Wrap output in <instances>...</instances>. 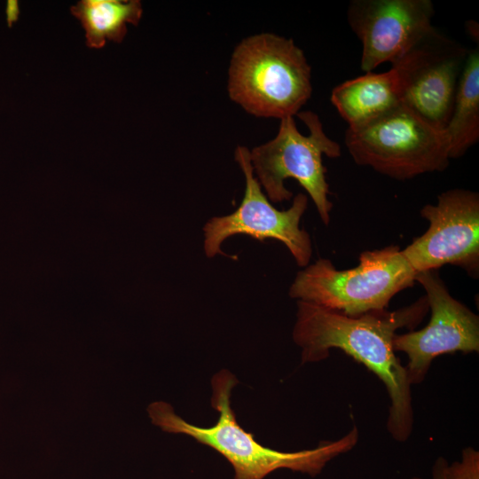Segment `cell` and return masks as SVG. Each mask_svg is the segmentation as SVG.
<instances>
[{"label":"cell","mask_w":479,"mask_h":479,"mask_svg":"<svg viewBox=\"0 0 479 479\" xmlns=\"http://www.w3.org/2000/svg\"><path fill=\"white\" fill-rule=\"evenodd\" d=\"M428 311L425 295L396 310L358 316L298 300L293 339L302 349V363L322 361L331 349H339L373 372L389 394L388 431L395 441L405 442L413 429L412 385L393 340L398 329H414Z\"/></svg>","instance_id":"cell-1"},{"label":"cell","mask_w":479,"mask_h":479,"mask_svg":"<svg viewBox=\"0 0 479 479\" xmlns=\"http://www.w3.org/2000/svg\"><path fill=\"white\" fill-rule=\"evenodd\" d=\"M237 383L235 376L227 370L213 377L211 405L218 412V419L211 427L185 421L163 402L152 404L149 415L153 423L165 432L187 435L216 451L232 466L234 479H263L283 468L316 476L327 463L352 450L358 442L359 432L353 426L342 437L321 442L313 449L287 452L264 446L237 421L231 406L232 390Z\"/></svg>","instance_id":"cell-2"},{"label":"cell","mask_w":479,"mask_h":479,"mask_svg":"<svg viewBox=\"0 0 479 479\" xmlns=\"http://www.w3.org/2000/svg\"><path fill=\"white\" fill-rule=\"evenodd\" d=\"M228 92L256 117H294L311 96V68L292 39L255 35L241 41L232 53Z\"/></svg>","instance_id":"cell-3"},{"label":"cell","mask_w":479,"mask_h":479,"mask_svg":"<svg viewBox=\"0 0 479 479\" xmlns=\"http://www.w3.org/2000/svg\"><path fill=\"white\" fill-rule=\"evenodd\" d=\"M357 266L337 270L320 258L297 272L289 296L348 316L386 310L390 300L415 282L416 271L398 246L362 252Z\"/></svg>","instance_id":"cell-4"},{"label":"cell","mask_w":479,"mask_h":479,"mask_svg":"<svg viewBox=\"0 0 479 479\" xmlns=\"http://www.w3.org/2000/svg\"><path fill=\"white\" fill-rule=\"evenodd\" d=\"M344 142L357 164L398 180L443 171L451 160L445 131L404 103L364 125L348 128Z\"/></svg>","instance_id":"cell-5"},{"label":"cell","mask_w":479,"mask_h":479,"mask_svg":"<svg viewBox=\"0 0 479 479\" xmlns=\"http://www.w3.org/2000/svg\"><path fill=\"white\" fill-rule=\"evenodd\" d=\"M296 115L307 126L309 134L304 136L298 130L294 117L280 119L276 137L250 151L253 171L273 203L292 198L284 183L287 178L295 179L311 198L321 221L328 225L333 203L328 199L322 157H340L341 146L326 134L317 114L301 111Z\"/></svg>","instance_id":"cell-6"},{"label":"cell","mask_w":479,"mask_h":479,"mask_svg":"<svg viewBox=\"0 0 479 479\" xmlns=\"http://www.w3.org/2000/svg\"><path fill=\"white\" fill-rule=\"evenodd\" d=\"M234 156L245 177L244 197L233 213L212 217L204 225L206 255L211 258L224 255L221 249L222 243L231 236L245 234L260 241L271 239L282 242L298 266H308L312 255L311 240L309 233L300 228L301 218L307 209L308 197L298 193L288 209L275 208L254 176L250 151L239 145Z\"/></svg>","instance_id":"cell-7"},{"label":"cell","mask_w":479,"mask_h":479,"mask_svg":"<svg viewBox=\"0 0 479 479\" xmlns=\"http://www.w3.org/2000/svg\"><path fill=\"white\" fill-rule=\"evenodd\" d=\"M420 213L429 222L428 229L402 249L416 272L452 264L477 278L478 193L467 189H450L437 196L436 204H426Z\"/></svg>","instance_id":"cell-8"},{"label":"cell","mask_w":479,"mask_h":479,"mask_svg":"<svg viewBox=\"0 0 479 479\" xmlns=\"http://www.w3.org/2000/svg\"><path fill=\"white\" fill-rule=\"evenodd\" d=\"M469 51L436 28L391 66L401 100L434 127L445 129Z\"/></svg>","instance_id":"cell-9"},{"label":"cell","mask_w":479,"mask_h":479,"mask_svg":"<svg viewBox=\"0 0 479 479\" xmlns=\"http://www.w3.org/2000/svg\"><path fill=\"white\" fill-rule=\"evenodd\" d=\"M415 281L426 292L429 322L420 330L397 334L393 340L395 351L408 357L405 368L412 386L424 381L436 357L479 351L478 316L451 295L435 271L417 273Z\"/></svg>","instance_id":"cell-10"},{"label":"cell","mask_w":479,"mask_h":479,"mask_svg":"<svg viewBox=\"0 0 479 479\" xmlns=\"http://www.w3.org/2000/svg\"><path fill=\"white\" fill-rule=\"evenodd\" d=\"M430 0H353L348 22L362 44L361 69L397 62L435 29Z\"/></svg>","instance_id":"cell-11"},{"label":"cell","mask_w":479,"mask_h":479,"mask_svg":"<svg viewBox=\"0 0 479 479\" xmlns=\"http://www.w3.org/2000/svg\"><path fill=\"white\" fill-rule=\"evenodd\" d=\"M331 102L348 128L364 125L402 103L397 75L390 68L347 80L333 89Z\"/></svg>","instance_id":"cell-12"},{"label":"cell","mask_w":479,"mask_h":479,"mask_svg":"<svg viewBox=\"0 0 479 479\" xmlns=\"http://www.w3.org/2000/svg\"><path fill=\"white\" fill-rule=\"evenodd\" d=\"M450 157L462 156L479 140V51H469L444 129Z\"/></svg>","instance_id":"cell-13"},{"label":"cell","mask_w":479,"mask_h":479,"mask_svg":"<svg viewBox=\"0 0 479 479\" xmlns=\"http://www.w3.org/2000/svg\"><path fill=\"white\" fill-rule=\"evenodd\" d=\"M81 21L90 48H102L107 40L120 43L127 24L137 25L143 9L138 0H82L70 9Z\"/></svg>","instance_id":"cell-14"},{"label":"cell","mask_w":479,"mask_h":479,"mask_svg":"<svg viewBox=\"0 0 479 479\" xmlns=\"http://www.w3.org/2000/svg\"><path fill=\"white\" fill-rule=\"evenodd\" d=\"M447 479H479V452L467 446L462 450L460 459L448 463Z\"/></svg>","instance_id":"cell-15"},{"label":"cell","mask_w":479,"mask_h":479,"mask_svg":"<svg viewBox=\"0 0 479 479\" xmlns=\"http://www.w3.org/2000/svg\"><path fill=\"white\" fill-rule=\"evenodd\" d=\"M448 463L444 458L438 457L431 468V479H447L446 467Z\"/></svg>","instance_id":"cell-16"},{"label":"cell","mask_w":479,"mask_h":479,"mask_svg":"<svg viewBox=\"0 0 479 479\" xmlns=\"http://www.w3.org/2000/svg\"><path fill=\"white\" fill-rule=\"evenodd\" d=\"M6 20L9 26L16 21L19 18L20 8L17 1H8L6 5Z\"/></svg>","instance_id":"cell-17"},{"label":"cell","mask_w":479,"mask_h":479,"mask_svg":"<svg viewBox=\"0 0 479 479\" xmlns=\"http://www.w3.org/2000/svg\"><path fill=\"white\" fill-rule=\"evenodd\" d=\"M410 479H423V478L419 477V476H412V477H411Z\"/></svg>","instance_id":"cell-18"}]
</instances>
